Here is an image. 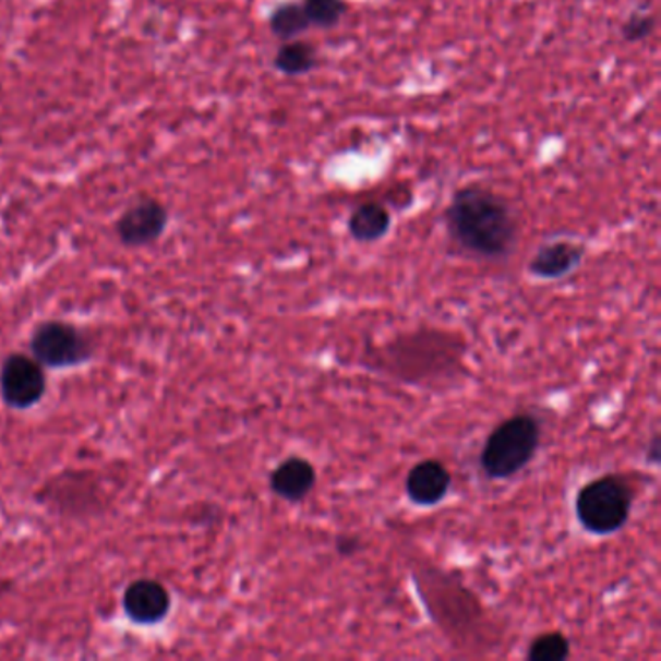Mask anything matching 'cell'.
Masks as SVG:
<instances>
[{
  "mask_svg": "<svg viewBox=\"0 0 661 661\" xmlns=\"http://www.w3.org/2000/svg\"><path fill=\"white\" fill-rule=\"evenodd\" d=\"M468 344L458 332L419 328L401 332L366 353V366L392 381L423 388L460 383Z\"/></svg>",
  "mask_w": 661,
  "mask_h": 661,
  "instance_id": "6da1fadb",
  "label": "cell"
},
{
  "mask_svg": "<svg viewBox=\"0 0 661 661\" xmlns=\"http://www.w3.org/2000/svg\"><path fill=\"white\" fill-rule=\"evenodd\" d=\"M444 226L461 253L479 261H505L518 239V224L505 199L478 184L454 192Z\"/></svg>",
  "mask_w": 661,
  "mask_h": 661,
  "instance_id": "7a4b0ae2",
  "label": "cell"
},
{
  "mask_svg": "<svg viewBox=\"0 0 661 661\" xmlns=\"http://www.w3.org/2000/svg\"><path fill=\"white\" fill-rule=\"evenodd\" d=\"M416 582L429 615L453 642H468L483 628L488 618L485 608L456 575L425 568L416 575Z\"/></svg>",
  "mask_w": 661,
  "mask_h": 661,
  "instance_id": "3957f363",
  "label": "cell"
},
{
  "mask_svg": "<svg viewBox=\"0 0 661 661\" xmlns=\"http://www.w3.org/2000/svg\"><path fill=\"white\" fill-rule=\"evenodd\" d=\"M540 444V419L531 413H516L489 433L479 466L491 481H505L530 466Z\"/></svg>",
  "mask_w": 661,
  "mask_h": 661,
  "instance_id": "277c9868",
  "label": "cell"
},
{
  "mask_svg": "<svg viewBox=\"0 0 661 661\" xmlns=\"http://www.w3.org/2000/svg\"><path fill=\"white\" fill-rule=\"evenodd\" d=\"M636 491L621 473H605L580 488L575 498L576 520L590 536L605 538L627 526Z\"/></svg>",
  "mask_w": 661,
  "mask_h": 661,
  "instance_id": "5b68a950",
  "label": "cell"
},
{
  "mask_svg": "<svg viewBox=\"0 0 661 661\" xmlns=\"http://www.w3.org/2000/svg\"><path fill=\"white\" fill-rule=\"evenodd\" d=\"M35 359L49 369L79 366L94 357V344L76 326L61 321L39 324L29 339Z\"/></svg>",
  "mask_w": 661,
  "mask_h": 661,
  "instance_id": "8992f818",
  "label": "cell"
},
{
  "mask_svg": "<svg viewBox=\"0 0 661 661\" xmlns=\"http://www.w3.org/2000/svg\"><path fill=\"white\" fill-rule=\"evenodd\" d=\"M47 392L44 365L35 357L12 353L0 369V396L12 409H29L44 400Z\"/></svg>",
  "mask_w": 661,
  "mask_h": 661,
  "instance_id": "52a82bcc",
  "label": "cell"
},
{
  "mask_svg": "<svg viewBox=\"0 0 661 661\" xmlns=\"http://www.w3.org/2000/svg\"><path fill=\"white\" fill-rule=\"evenodd\" d=\"M167 221H169V214L161 202L154 201V199H142V201L134 202L131 208L122 212L121 218L117 221V236L124 247H131V249L148 247L164 236Z\"/></svg>",
  "mask_w": 661,
  "mask_h": 661,
  "instance_id": "ba28073f",
  "label": "cell"
},
{
  "mask_svg": "<svg viewBox=\"0 0 661 661\" xmlns=\"http://www.w3.org/2000/svg\"><path fill=\"white\" fill-rule=\"evenodd\" d=\"M122 610L136 625H157L171 611V596L166 586L157 580H134L124 590Z\"/></svg>",
  "mask_w": 661,
  "mask_h": 661,
  "instance_id": "9c48e42d",
  "label": "cell"
},
{
  "mask_svg": "<svg viewBox=\"0 0 661 661\" xmlns=\"http://www.w3.org/2000/svg\"><path fill=\"white\" fill-rule=\"evenodd\" d=\"M453 488V473L443 461L429 458L416 464L406 478V493L416 506L431 508L443 503Z\"/></svg>",
  "mask_w": 661,
  "mask_h": 661,
  "instance_id": "30bf717a",
  "label": "cell"
},
{
  "mask_svg": "<svg viewBox=\"0 0 661 661\" xmlns=\"http://www.w3.org/2000/svg\"><path fill=\"white\" fill-rule=\"evenodd\" d=\"M268 483L274 495L297 505L311 495L316 485V470L303 456H289L272 470Z\"/></svg>",
  "mask_w": 661,
  "mask_h": 661,
  "instance_id": "8fae6325",
  "label": "cell"
},
{
  "mask_svg": "<svg viewBox=\"0 0 661 661\" xmlns=\"http://www.w3.org/2000/svg\"><path fill=\"white\" fill-rule=\"evenodd\" d=\"M584 254H586L584 244L557 239V241L541 244L536 254L531 256L528 271L531 276L540 279L566 278L582 264Z\"/></svg>",
  "mask_w": 661,
  "mask_h": 661,
  "instance_id": "7c38bea8",
  "label": "cell"
},
{
  "mask_svg": "<svg viewBox=\"0 0 661 661\" xmlns=\"http://www.w3.org/2000/svg\"><path fill=\"white\" fill-rule=\"evenodd\" d=\"M390 212L378 202H365L348 219L349 236L357 243H376L390 231Z\"/></svg>",
  "mask_w": 661,
  "mask_h": 661,
  "instance_id": "4fadbf2b",
  "label": "cell"
},
{
  "mask_svg": "<svg viewBox=\"0 0 661 661\" xmlns=\"http://www.w3.org/2000/svg\"><path fill=\"white\" fill-rule=\"evenodd\" d=\"M316 64H319L316 49L301 39L284 41L274 59L276 70L286 76H303L307 72L316 69Z\"/></svg>",
  "mask_w": 661,
  "mask_h": 661,
  "instance_id": "5bb4252c",
  "label": "cell"
},
{
  "mask_svg": "<svg viewBox=\"0 0 661 661\" xmlns=\"http://www.w3.org/2000/svg\"><path fill=\"white\" fill-rule=\"evenodd\" d=\"M309 27H311V22L307 17L303 4L288 2V4H281V7L272 12L271 32L272 35H276L281 41L297 39L299 35L305 34Z\"/></svg>",
  "mask_w": 661,
  "mask_h": 661,
  "instance_id": "9a60e30c",
  "label": "cell"
},
{
  "mask_svg": "<svg viewBox=\"0 0 661 661\" xmlns=\"http://www.w3.org/2000/svg\"><path fill=\"white\" fill-rule=\"evenodd\" d=\"M570 656V640L563 633L536 636L526 650L528 661H565Z\"/></svg>",
  "mask_w": 661,
  "mask_h": 661,
  "instance_id": "2e32d148",
  "label": "cell"
},
{
  "mask_svg": "<svg viewBox=\"0 0 661 661\" xmlns=\"http://www.w3.org/2000/svg\"><path fill=\"white\" fill-rule=\"evenodd\" d=\"M303 9L311 26L330 29L338 26L339 20L348 12V4L344 0H303Z\"/></svg>",
  "mask_w": 661,
  "mask_h": 661,
  "instance_id": "e0dca14e",
  "label": "cell"
},
{
  "mask_svg": "<svg viewBox=\"0 0 661 661\" xmlns=\"http://www.w3.org/2000/svg\"><path fill=\"white\" fill-rule=\"evenodd\" d=\"M653 27H656V20H653L652 14L635 12V14L627 17V22L621 27V34L628 44H638V41L646 39L648 35H652Z\"/></svg>",
  "mask_w": 661,
  "mask_h": 661,
  "instance_id": "ac0fdd59",
  "label": "cell"
},
{
  "mask_svg": "<svg viewBox=\"0 0 661 661\" xmlns=\"http://www.w3.org/2000/svg\"><path fill=\"white\" fill-rule=\"evenodd\" d=\"M363 549V543L357 536H338L336 538V551L341 557H353Z\"/></svg>",
  "mask_w": 661,
  "mask_h": 661,
  "instance_id": "d6986e66",
  "label": "cell"
},
{
  "mask_svg": "<svg viewBox=\"0 0 661 661\" xmlns=\"http://www.w3.org/2000/svg\"><path fill=\"white\" fill-rule=\"evenodd\" d=\"M660 435H658V433H653L652 441H650V444H648V450H646V461H648V464H652V466H658V464H660Z\"/></svg>",
  "mask_w": 661,
  "mask_h": 661,
  "instance_id": "ffe728a7",
  "label": "cell"
}]
</instances>
